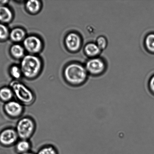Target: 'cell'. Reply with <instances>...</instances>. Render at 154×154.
<instances>
[{"instance_id": "1", "label": "cell", "mask_w": 154, "mask_h": 154, "mask_svg": "<svg viewBox=\"0 0 154 154\" xmlns=\"http://www.w3.org/2000/svg\"><path fill=\"white\" fill-rule=\"evenodd\" d=\"M64 76L69 84L74 86L82 85L86 81L87 72L86 68L77 63L71 64L64 70Z\"/></svg>"}, {"instance_id": "2", "label": "cell", "mask_w": 154, "mask_h": 154, "mask_svg": "<svg viewBox=\"0 0 154 154\" xmlns=\"http://www.w3.org/2000/svg\"><path fill=\"white\" fill-rule=\"evenodd\" d=\"M14 94L18 102L24 105H30L35 100V96L33 91L25 85L17 81L13 82L11 84Z\"/></svg>"}, {"instance_id": "3", "label": "cell", "mask_w": 154, "mask_h": 154, "mask_svg": "<svg viewBox=\"0 0 154 154\" xmlns=\"http://www.w3.org/2000/svg\"><path fill=\"white\" fill-rule=\"evenodd\" d=\"M41 67V63L37 57L27 55L24 57L21 63L22 73L26 78H35L38 74Z\"/></svg>"}, {"instance_id": "4", "label": "cell", "mask_w": 154, "mask_h": 154, "mask_svg": "<svg viewBox=\"0 0 154 154\" xmlns=\"http://www.w3.org/2000/svg\"><path fill=\"white\" fill-rule=\"evenodd\" d=\"M36 129L34 121L31 118H22L17 122L16 127L17 132L21 140H28L34 134Z\"/></svg>"}, {"instance_id": "5", "label": "cell", "mask_w": 154, "mask_h": 154, "mask_svg": "<svg viewBox=\"0 0 154 154\" xmlns=\"http://www.w3.org/2000/svg\"><path fill=\"white\" fill-rule=\"evenodd\" d=\"M85 68L87 71L90 74L99 75L105 70V63L102 59L95 57L87 61Z\"/></svg>"}, {"instance_id": "6", "label": "cell", "mask_w": 154, "mask_h": 154, "mask_svg": "<svg viewBox=\"0 0 154 154\" xmlns=\"http://www.w3.org/2000/svg\"><path fill=\"white\" fill-rule=\"evenodd\" d=\"M4 109L10 117L17 118L20 117L24 112V105L18 101L11 100L6 103Z\"/></svg>"}, {"instance_id": "7", "label": "cell", "mask_w": 154, "mask_h": 154, "mask_svg": "<svg viewBox=\"0 0 154 154\" xmlns=\"http://www.w3.org/2000/svg\"><path fill=\"white\" fill-rule=\"evenodd\" d=\"M18 136L16 130L7 129L5 130L0 134V142L4 145L10 146L16 144Z\"/></svg>"}, {"instance_id": "8", "label": "cell", "mask_w": 154, "mask_h": 154, "mask_svg": "<svg viewBox=\"0 0 154 154\" xmlns=\"http://www.w3.org/2000/svg\"><path fill=\"white\" fill-rule=\"evenodd\" d=\"M24 45L26 50L32 54L39 52L42 48L41 41L34 36H29L25 39Z\"/></svg>"}, {"instance_id": "9", "label": "cell", "mask_w": 154, "mask_h": 154, "mask_svg": "<svg viewBox=\"0 0 154 154\" xmlns=\"http://www.w3.org/2000/svg\"><path fill=\"white\" fill-rule=\"evenodd\" d=\"M65 43L66 47L69 50L75 52L80 47L81 39L76 33H71L66 37Z\"/></svg>"}, {"instance_id": "10", "label": "cell", "mask_w": 154, "mask_h": 154, "mask_svg": "<svg viewBox=\"0 0 154 154\" xmlns=\"http://www.w3.org/2000/svg\"><path fill=\"white\" fill-rule=\"evenodd\" d=\"M101 50L96 43H90L87 44L84 48V51L89 57L95 58L101 52Z\"/></svg>"}, {"instance_id": "11", "label": "cell", "mask_w": 154, "mask_h": 154, "mask_svg": "<svg viewBox=\"0 0 154 154\" xmlns=\"http://www.w3.org/2000/svg\"><path fill=\"white\" fill-rule=\"evenodd\" d=\"M13 17L11 10L6 6H0V22L3 23L10 22Z\"/></svg>"}, {"instance_id": "12", "label": "cell", "mask_w": 154, "mask_h": 154, "mask_svg": "<svg viewBox=\"0 0 154 154\" xmlns=\"http://www.w3.org/2000/svg\"><path fill=\"white\" fill-rule=\"evenodd\" d=\"M16 149L20 154L29 152L31 148V144L28 140H21L16 144Z\"/></svg>"}, {"instance_id": "13", "label": "cell", "mask_w": 154, "mask_h": 154, "mask_svg": "<svg viewBox=\"0 0 154 154\" xmlns=\"http://www.w3.org/2000/svg\"><path fill=\"white\" fill-rule=\"evenodd\" d=\"M14 95L11 88L5 87L0 90V98L5 102H8L11 100Z\"/></svg>"}, {"instance_id": "14", "label": "cell", "mask_w": 154, "mask_h": 154, "mask_svg": "<svg viewBox=\"0 0 154 154\" xmlns=\"http://www.w3.org/2000/svg\"><path fill=\"white\" fill-rule=\"evenodd\" d=\"M25 32L23 30L20 28H15L13 29L10 33L11 39L14 42H19L24 38L25 36Z\"/></svg>"}, {"instance_id": "15", "label": "cell", "mask_w": 154, "mask_h": 154, "mask_svg": "<svg viewBox=\"0 0 154 154\" xmlns=\"http://www.w3.org/2000/svg\"><path fill=\"white\" fill-rule=\"evenodd\" d=\"M11 53L14 58H22L24 54V50L22 46L19 45H14L11 48Z\"/></svg>"}, {"instance_id": "16", "label": "cell", "mask_w": 154, "mask_h": 154, "mask_svg": "<svg viewBox=\"0 0 154 154\" xmlns=\"http://www.w3.org/2000/svg\"><path fill=\"white\" fill-rule=\"evenodd\" d=\"M26 7L30 13H36L40 10V3L39 1L35 0L28 1L26 4Z\"/></svg>"}, {"instance_id": "17", "label": "cell", "mask_w": 154, "mask_h": 154, "mask_svg": "<svg viewBox=\"0 0 154 154\" xmlns=\"http://www.w3.org/2000/svg\"><path fill=\"white\" fill-rule=\"evenodd\" d=\"M145 45L148 51L154 52V34H150L146 37Z\"/></svg>"}, {"instance_id": "18", "label": "cell", "mask_w": 154, "mask_h": 154, "mask_svg": "<svg viewBox=\"0 0 154 154\" xmlns=\"http://www.w3.org/2000/svg\"><path fill=\"white\" fill-rule=\"evenodd\" d=\"M37 154H57V152L54 147L52 146H46L42 147L39 151Z\"/></svg>"}, {"instance_id": "19", "label": "cell", "mask_w": 154, "mask_h": 154, "mask_svg": "<svg viewBox=\"0 0 154 154\" xmlns=\"http://www.w3.org/2000/svg\"><path fill=\"white\" fill-rule=\"evenodd\" d=\"M96 44L101 50H102L106 48L108 42L105 37L101 36H99L96 39Z\"/></svg>"}, {"instance_id": "20", "label": "cell", "mask_w": 154, "mask_h": 154, "mask_svg": "<svg viewBox=\"0 0 154 154\" xmlns=\"http://www.w3.org/2000/svg\"><path fill=\"white\" fill-rule=\"evenodd\" d=\"M10 73L11 76L15 79H19L20 78L22 72L21 69L17 66H13L10 69Z\"/></svg>"}, {"instance_id": "21", "label": "cell", "mask_w": 154, "mask_h": 154, "mask_svg": "<svg viewBox=\"0 0 154 154\" xmlns=\"http://www.w3.org/2000/svg\"><path fill=\"white\" fill-rule=\"evenodd\" d=\"M9 34L7 27L3 24L0 23V40H5L8 37Z\"/></svg>"}, {"instance_id": "22", "label": "cell", "mask_w": 154, "mask_h": 154, "mask_svg": "<svg viewBox=\"0 0 154 154\" xmlns=\"http://www.w3.org/2000/svg\"><path fill=\"white\" fill-rule=\"evenodd\" d=\"M148 89L151 94L154 96V76H152L149 80Z\"/></svg>"}, {"instance_id": "23", "label": "cell", "mask_w": 154, "mask_h": 154, "mask_svg": "<svg viewBox=\"0 0 154 154\" xmlns=\"http://www.w3.org/2000/svg\"><path fill=\"white\" fill-rule=\"evenodd\" d=\"M8 2L7 1H0V6H4Z\"/></svg>"}, {"instance_id": "24", "label": "cell", "mask_w": 154, "mask_h": 154, "mask_svg": "<svg viewBox=\"0 0 154 154\" xmlns=\"http://www.w3.org/2000/svg\"><path fill=\"white\" fill-rule=\"evenodd\" d=\"M34 154L31 153V152H27V153H22V154Z\"/></svg>"}]
</instances>
